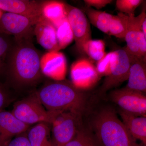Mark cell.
<instances>
[{
  "instance_id": "obj_1",
  "label": "cell",
  "mask_w": 146,
  "mask_h": 146,
  "mask_svg": "<svg viewBox=\"0 0 146 146\" xmlns=\"http://www.w3.org/2000/svg\"><path fill=\"white\" fill-rule=\"evenodd\" d=\"M33 37H13L5 73L9 82L15 88L33 86L43 78L41 67L42 55L35 46Z\"/></svg>"
},
{
  "instance_id": "obj_2",
  "label": "cell",
  "mask_w": 146,
  "mask_h": 146,
  "mask_svg": "<svg viewBox=\"0 0 146 146\" xmlns=\"http://www.w3.org/2000/svg\"><path fill=\"white\" fill-rule=\"evenodd\" d=\"M35 93L48 112L71 111L81 115L86 106L84 94L68 81H48Z\"/></svg>"
},
{
  "instance_id": "obj_3",
  "label": "cell",
  "mask_w": 146,
  "mask_h": 146,
  "mask_svg": "<svg viewBox=\"0 0 146 146\" xmlns=\"http://www.w3.org/2000/svg\"><path fill=\"white\" fill-rule=\"evenodd\" d=\"M93 129L100 146H142L132 137L112 109H102L97 114Z\"/></svg>"
},
{
  "instance_id": "obj_4",
  "label": "cell",
  "mask_w": 146,
  "mask_h": 146,
  "mask_svg": "<svg viewBox=\"0 0 146 146\" xmlns=\"http://www.w3.org/2000/svg\"><path fill=\"white\" fill-rule=\"evenodd\" d=\"M60 112L47 111L35 92L15 102L11 111L17 119L29 125L41 123L50 125Z\"/></svg>"
},
{
  "instance_id": "obj_5",
  "label": "cell",
  "mask_w": 146,
  "mask_h": 146,
  "mask_svg": "<svg viewBox=\"0 0 146 146\" xmlns=\"http://www.w3.org/2000/svg\"><path fill=\"white\" fill-rule=\"evenodd\" d=\"M80 116L71 111L56 115L50 124L52 146H65L72 140L80 125Z\"/></svg>"
},
{
  "instance_id": "obj_6",
  "label": "cell",
  "mask_w": 146,
  "mask_h": 146,
  "mask_svg": "<svg viewBox=\"0 0 146 146\" xmlns=\"http://www.w3.org/2000/svg\"><path fill=\"white\" fill-rule=\"evenodd\" d=\"M131 65L130 55L125 49L113 51L110 73L100 89L104 94L127 80Z\"/></svg>"
},
{
  "instance_id": "obj_7",
  "label": "cell",
  "mask_w": 146,
  "mask_h": 146,
  "mask_svg": "<svg viewBox=\"0 0 146 146\" xmlns=\"http://www.w3.org/2000/svg\"><path fill=\"white\" fill-rule=\"evenodd\" d=\"M110 98L123 111L135 116L146 117V97L143 93L125 87L112 91Z\"/></svg>"
},
{
  "instance_id": "obj_8",
  "label": "cell",
  "mask_w": 146,
  "mask_h": 146,
  "mask_svg": "<svg viewBox=\"0 0 146 146\" xmlns=\"http://www.w3.org/2000/svg\"><path fill=\"white\" fill-rule=\"evenodd\" d=\"M65 5L66 16L72 31L77 48L82 53L84 45L91 39L90 24L82 11L66 3Z\"/></svg>"
},
{
  "instance_id": "obj_9",
  "label": "cell",
  "mask_w": 146,
  "mask_h": 146,
  "mask_svg": "<svg viewBox=\"0 0 146 146\" xmlns=\"http://www.w3.org/2000/svg\"><path fill=\"white\" fill-rule=\"evenodd\" d=\"M37 21L22 15L5 12L0 18V31L14 38L34 36Z\"/></svg>"
},
{
  "instance_id": "obj_10",
  "label": "cell",
  "mask_w": 146,
  "mask_h": 146,
  "mask_svg": "<svg viewBox=\"0 0 146 146\" xmlns=\"http://www.w3.org/2000/svg\"><path fill=\"white\" fill-rule=\"evenodd\" d=\"M71 76L72 83L80 90L92 87L100 77L96 67L86 59H79L73 63L71 66Z\"/></svg>"
},
{
  "instance_id": "obj_11",
  "label": "cell",
  "mask_w": 146,
  "mask_h": 146,
  "mask_svg": "<svg viewBox=\"0 0 146 146\" xmlns=\"http://www.w3.org/2000/svg\"><path fill=\"white\" fill-rule=\"evenodd\" d=\"M45 1L0 0V9L22 15L37 21L42 17Z\"/></svg>"
},
{
  "instance_id": "obj_12",
  "label": "cell",
  "mask_w": 146,
  "mask_h": 146,
  "mask_svg": "<svg viewBox=\"0 0 146 146\" xmlns=\"http://www.w3.org/2000/svg\"><path fill=\"white\" fill-rule=\"evenodd\" d=\"M41 67L43 74L57 81L65 79L67 62L64 55L58 51L48 52L42 56Z\"/></svg>"
},
{
  "instance_id": "obj_13",
  "label": "cell",
  "mask_w": 146,
  "mask_h": 146,
  "mask_svg": "<svg viewBox=\"0 0 146 146\" xmlns=\"http://www.w3.org/2000/svg\"><path fill=\"white\" fill-rule=\"evenodd\" d=\"M122 13L125 20L127 28L125 37L127 47L124 49L129 54L141 59L139 52V39L140 33L142 32L141 27L142 23L146 18L145 11H143L137 16H128Z\"/></svg>"
},
{
  "instance_id": "obj_14",
  "label": "cell",
  "mask_w": 146,
  "mask_h": 146,
  "mask_svg": "<svg viewBox=\"0 0 146 146\" xmlns=\"http://www.w3.org/2000/svg\"><path fill=\"white\" fill-rule=\"evenodd\" d=\"M30 125L23 123L11 112L0 111V143L8 144L14 137L27 131Z\"/></svg>"
},
{
  "instance_id": "obj_15",
  "label": "cell",
  "mask_w": 146,
  "mask_h": 146,
  "mask_svg": "<svg viewBox=\"0 0 146 146\" xmlns=\"http://www.w3.org/2000/svg\"><path fill=\"white\" fill-rule=\"evenodd\" d=\"M34 34L39 44L48 52L60 50L56 37V29L44 16L35 25Z\"/></svg>"
},
{
  "instance_id": "obj_16",
  "label": "cell",
  "mask_w": 146,
  "mask_h": 146,
  "mask_svg": "<svg viewBox=\"0 0 146 146\" xmlns=\"http://www.w3.org/2000/svg\"><path fill=\"white\" fill-rule=\"evenodd\" d=\"M130 55L131 65L125 88L144 94L146 91V61Z\"/></svg>"
},
{
  "instance_id": "obj_17",
  "label": "cell",
  "mask_w": 146,
  "mask_h": 146,
  "mask_svg": "<svg viewBox=\"0 0 146 146\" xmlns=\"http://www.w3.org/2000/svg\"><path fill=\"white\" fill-rule=\"evenodd\" d=\"M119 114L131 136L136 141H139L142 146L146 145V117H140L119 109Z\"/></svg>"
},
{
  "instance_id": "obj_18",
  "label": "cell",
  "mask_w": 146,
  "mask_h": 146,
  "mask_svg": "<svg viewBox=\"0 0 146 146\" xmlns=\"http://www.w3.org/2000/svg\"><path fill=\"white\" fill-rule=\"evenodd\" d=\"M27 133L31 146H52L50 124L46 123L36 124L29 128Z\"/></svg>"
},
{
  "instance_id": "obj_19",
  "label": "cell",
  "mask_w": 146,
  "mask_h": 146,
  "mask_svg": "<svg viewBox=\"0 0 146 146\" xmlns=\"http://www.w3.org/2000/svg\"><path fill=\"white\" fill-rule=\"evenodd\" d=\"M42 15L56 28L67 17L65 3L60 1H45Z\"/></svg>"
},
{
  "instance_id": "obj_20",
  "label": "cell",
  "mask_w": 146,
  "mask_h": 146,
  "mask_svg": "<svg viewBox=\"0 0 146 146\" xmlns=\"http://www.w3.org/2000/svg\"><path fill=\"white\" fill-rule=\"evenodd\" d=\"M84 9L90 23L101 31L108 34L110 24L113 15L88 7Z\"/></svg>"
},
{
  "instance_id": "obj_21",
  "label": "cell",
  "mask_w": 146,
  "mask_h": 146,
  "mask_svg": "<svg viewBox=\"0 0 146 146\" xmlns=\"http://www.w3.org/2000/svg\"><path fill=\"white\" fill-rule=\"evenodd\" d=\"M65 146H100L94 133L81 125L72 141Z\"/></svg>"
},
{
  "instance_id": "obj_22",
  "label": "cell",
  "mask_w": 146,
  "mask_h": 146,
  "mask_svg": "<svg viewBox=\"0 0 146 146\" xmlns=\"http://www.w3.org/2000/svg\"><path fill=\"white\" fill-rule=\"evenodd\" d=\"M105 48V44L103 40L91 39L84 45L83 51L91 59L98 61L106 54Z\"/></svg>"
},
{
  "instance_id": "obj_23",
  "label": "cell",
  "mask_w": 146,
  "mask_h": 146,
  "mask_svg": "<svg viewBox=\"0 0 146 146\" xmlns=\"http://www.w3.org/2000/svg\"><path fill=\"white\" fill-rule=\"evenodd\" d=\"M56 29L58 46L61 50L70 44L74 39L72 31L67 17Z\"/></svg>"
},
{
  "instance_id": "obj_24",
  "label": "cell",
  "mask_w": 146,
  "mask_h": 146,
  "mask_svg": "<svg viewBox=\"0 0 146 146\" xmlns=\"http://www.w3.org/2000/svg\"><path fill=\"white\" fill-rule=\"evenodd\" d=\"M0 31V75L5 73L7 59L13 42V37Z\"/></svg>"
},
{
  "instance_id": "obj_25",
  "label": "cell",
  "mask_w": 146,
  "mask_h": 146,
  "mask_svg": "<svg viewBox=\"0 0 146 146\" xmlns=\"http://www.w3.org/2000/svg\"><path fill=\"white\" fill-rule=\"evenodd\" d=\"M127 31L126 23L122 13L119 12L116 16L113 15L110 24L108 34L123 39L125 37Z\"/></svg>"
},
{
  "instance_id": "obj_26",
  "label": "cell",
  "mask_w": 146,
  "mask_h": 146,
  "mask_svg": "<svg viewBox=\"0 0 146 146\" xmlns=\"http://www.w3.org/2000/svg\"><path fill=\"white\" fill-rule=\"evenodd\" d=\"M143 1L142 0H117L116 7L120 13L128 16H135V10Z\"/></svg>"
},
{
  "instance_id": "obj_27",
  "label": "cell",
  "mask_w": 146,
  "mask_h": 146,
  "mask_svg": "<svg viewBox=\"0 0 146 146\" xmlns=\"http://www.w3.org/2000/svg\"><path fill=\"white\" fill-rule=\"evenodd\" d=\"M113 51L106 54L104 57L98 61L96 68L97 71L100 77L107 76L110 73L111 61Z\"/></svg>"
},
{
  "instance_id": "obj_28",
  "label": "cell",
  "mask_w": 146,
  "mask_h": 146,
  "mask_svg": "<svg viewBox=\"0 0 146 146\" xmlns=\"http://www.w3.org/2000/svg\"><path fill=\"white\" fill-rule=\"evenodd\" d=\"M8 146H31L27 131L14 137L9 142Z\"/></svg>"
},
{
  "instance_id": "obj_29",
  "label": "cell",
  "mask_w": 146,
  "mask_h": 146,
  "mask_svg": "<svg viewBox=\"0 0 146 146\" xmlns=\"http://www.w3.org/2000/svg\"><path fill=\"white\" fill-rule=\"evenodd\" d=\"M11 98L5 87L0 83V111L4 110L10 102Z\"/></svg>"
},
{
  "instance_id": "obj_30",
  "label": "cell",
  "mask_w": 146,
  "mask_h": 146,
  "mask_svg": "<svg viewBox=\"0 0 146 146\" xmlns=\"http://www.w3.org/2000/svg\"><path fill=\"white\" fill-rule=\"evenodd\" d=\"M84 1L86 7H93L97 9H99L112 3L113 1L112 0H84Z\"/></svg>"
},
{
  "instance_id": "obj_31",
  "label": "cell",
  "mask_w": 146,
  "mask_h": 146,
  "mask_svg": "<svg viewBox=\"0 0 146 146\" xmlns=\"http://www.w3.org/2000/svg\"><path fill=\"white\" fill-rule=\"evenodd\" d=\"M141 30L146 37V18L144 19L141 27Z\"/></svg>"
},
{
  "instance_id": "obj_32",
  "label": "cell",
  "mask_w": 146,
  "mask_h": 146,
  "mask_svg": "<svg viewBox=\"0 0 146 146\" xmlns=\"http://www.w3.org/2000/svg\"><path fill=\"white\" fill-rule=\"evenodd\" d=\"M3 13L2 12V11L1 10V9H0V18H1V17Z\"/></svg>"
},
{
  "instance_id": "obj_33",
  "label": "cell",
  "mask_w": 146,
  "mask_h": 146,
  "mask_svg": "<svg viewBox=\"0 0 146 146\" xmlns=\"http://www.w3.org/2000/svg\"><path fill=\"white\" fill-rule=\"evenodd\" d=\"M8 145H5V144H0V146H8Z\"/></svg>"
}]
</instances>
